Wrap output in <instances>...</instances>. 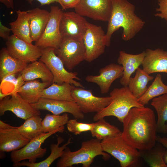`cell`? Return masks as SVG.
I'll use <instances>...</instances> for the list:
<instances>
[{
  "mask_svg": "<svg viewBox=\"0 0 167 167\" xmlns=\"http://www.w3.org/2000/svg\"><path fill=\"white\" fill-rule=\"evenodd\" d=\"M122 137L139 151L152 148L156 141V121L154 111L144 106L132 108L122 122Z\"/></svg>",
  "mask_w": 167,
  "mask_h": 167,
  "instance_id": "6da1fadb",
  "label": "cell"
},
{
  "mask_svg": "<svg viewBox=\"0 0 167 167\" xmlns=\"http://www.w3.org/2000/svg\"><path fill=\"white\" fill-rule=\"evenodd\" d=\"M135 6L127 0H112V9L108 21L105 43L109 47L114 32L123 29L122 39L128 41L133 38L143 28L145 22L135 13Z\"/></svg>",
  "mask_w": 167,
  "mask_h": 167,
  "instance_id": "7a4b0ae2",
  "label": "cell"
},
{
  "mask_svg": "<svg viewBox=\"0 0 167 167\" xmlns=\"http://www.w3.org/2000/svg\"><path fill=\"white\" fill-rule=\"evenodd\" d=\"M101 155L105 160L110 158L109 154L104 152L101 141L92 139L83 141L80 149L72 152L68 146L65 149L56 164L57 167H71L75 165L81 164L83 167H89L94 158Z\"/></svg>",
  "mask_w": 167,
  "mask_h": 167,
  "instance_id": "3957f363",
  "label": "cell"
},
{
  "mask_svg": "<svg viewBox=\"0 0 167 167\" xmlns=\"http://www.w3.org/2000/svg\"><path fill=\"white\" fill-rule=\"evenodd\" d=\"M110 96L111 98L110 103L103 110L96 113L93 117L94 121L112 116L122 122L132 108L144 106L139 102L138 99L127 86L114 88L110 92Z\"/></svg>",
  "mask_w": 167,
  "mask_h": 167,
  "instance_id": "277c9868",
  "label": "cell"
},
{
  "mask_svg": "<svg viewBox=\"0 0 167 167\" xmlns=\"http://www.w3.org/2000/svg\"><path fill=\"white\" fill-rule=\"evenodd\" d=\"M122 133L101 140L102 149L118 160L121 167L135 166L141 157L140 152L124 140Z\"/></svg>",
  "mask_w": 167,
  "mask_h": 167,
  "instance_id": "5b68a950",
  "label": "cell"
},
{
  "mask_svg": "<svg viewBox=\"0 0 167 167\" xmlns=\"http://www.w3.org/2000/svg\"><path fill=\"white\" fill-rule=\"evenodd\" d=\"M41 54L40 60L44 63L51 72L53 76V83L61 84L65 82L69 83L76 87L84 88L77 76L78 73L68 71L61 60L56 55L52 47L41 48Z\"/></svg>",
  "mask_w": 167,
  "mask_h": 167,
  "instance_id": "8992f818",
  "label": "cell"
},
{
  "mask_svg": "<svg viewBox=\"0 0 167 167\" xmlns=\"http://www.w3.org/2000/svg\"><path fill=\"white\" fill-rule=\"evenodd\" d=\"M54 52L69 70L85 60V48L83 39L62 38L59 47Z\"/></svg>",
  "mask_w": 167,
  "mask_h": 167,
  "instance_id": "52a82bcc",
  "label": "cell"
},
{
  "mask_svg": "<svg viewBox=\"0 0 167 167\" xmlns=\"http://www.w3.org/2000/svg\"><path fill=\"white\" fill-rule=\"evenodd\" d=\"M64 129L63 126L51 132L43 133L32 138L22 148L11 152V161L15 163L28 160L30 163L36 162L37 159L43 157L46 152L47 149L42 148L41 144L52 135L58 132L63 133Z\"/></svg>",
  "mask_w": 167,
  "mask_h": 167,
  "instance_id": "ba28073f",
  "label": "cell"
},
{
  "mask_svg": "<svg viewBox=\"0 0 167 167\" xmlns=\"http://www.w3.org/2000/svg\"><path fill=\"white\" fill-rule=\"evenodd\" d=\"M63 11L57 6L50 7L49 19L42 34L35 42V45L41 48H58L62 40L60 30V23Z\"/></svg>",
  "mask_w": 167,
  "mask_h": 167,
  "instance_id": "9c48e42d",
  "label": "cell"
},
{
  "mask_svg": "<svg viewBox=\"0 0 167 167\" xmlns=\"http://www.w3.org/2000/svg\"><path fill=\"white\" fill-rule=\"evenodd\" d=\"M75 101L84 113L98 112L110 103V96L100 97L94 96L91 90L74 86L71 91Z\"/></svg>",
  "mask_w": 167,
  "mask_h": 167,
  "instance_id": "30bf717a",
  "label": "cell"
},
{
  "mask_svg": "<svg viewBox=\"0 0 167 167\" xmlns=\"http://www.w3.org/2000/svg\"><path fill=\"white\" fill-rule=\"evenodd\" d=\"M105 34L100 26L88 22L83 38L85 48V60L91 62L104 53Z\"/></svg>",
  "mask_w": 167,
  "mask_h": 167,
  "instance_id": "8fae6325",
  "label": "cell"
},
{
  "mask_svg": "<svg viewBox=\"0 0 167 167\" xmlns=\"http://www.w3.org/2000/svg\"><path fill=\"white\" fill-rule=\"evenodd\" d=\"M112 9V0H80L74 9L75 12L83 16L108 22Z\"/></svg>",
  "mask_w": 167,
  "mask_h": 167,
  "instance_id": "7c38bea8",
  "label": "cell"
},
{
  "mask_svg": "<svg viewBox=\"0 0 167 167\" xmlns=\"http://www.w3.org/2000/svg\"><path fill=\"white\" fill-rule=\"evenodd\" d=\"M6 48L14 58L28 63L37 61L41 56V49L13 34L6 41Z\"/></svg>",
  "mask_w": 167,
  "mask_h": 167,
  "instance_id": "4fadbf2b",
  "label": "cell"
},
{
  "mask_svg": "<svg viewBox=\"0 0 167 167\" xmlns=\"http://www.w3.org/2000/svg\"><path fill=\"white\" fill-rule=\"evenodd\" d=\"M7 111L12 112L18 117L25 120L41 114L39 110L34 108L18 93L11 94L0 101V116Z\"/></svg>",
  "mask_w": 167,
  "mask_h": 167,
  "instance_id": "5bb4252c",
  "label": "cell"
},
{
  "mask_svg": "<svg viewBox=\"0 0 167 167\" xmlns=\"http://www.w3.org/2000/svg\"><path fill=\"white\" fill-rule=\"evenodd\" d=\"M88 22L76 12H63L60 23V30L62 38L83 39Z\"/></svg>",
  "mask_w": 167,
  "mask_h": 167,
  "instance_id": "9a60e30c",
  "label": "cell"
},
{
  "mask_svg": "<svg viewBox=\"0 0 167 167\" xmlns=\"http://www.w3.org/2000/svg\"><path fill=\"white\" fill-rule=\"evenodd\" d=\"M35 109L38 110H46L53 114L60 115L67 113L71 114L75 118L83 119L84 115L74 101L52 100L41 98L36 103L31 104Z\"/></svg>",
  "mask_w": 167,
  "mask_h": 167,
  "instance_id": "2e32d148",
  "label": "cell"
},
{
  "mask_svg": "<svg viewBox=\"0 0 167 167\" xmlns=\"http://www.w3.org/2000/svg\"><path fill=\"white\" fill-rule=\"evenodd\" d=\"M123 71L122 65L112 63L100 69L98 75H88L85 79L88 82L96 84L101 93L106 94L109 91L113 82L122 77Z\"/></svg>",
  "mask_w": 167,
  "mask_h": 167,
  "instance_id": "e0dca14e",
  "label": "cell"
},
{
  "mask_svg": "<svg viewBox=\"0 0 167 167\" xmlns=\"http://www.w3.org/2000/svg\"><path fill=\"white\" fill-rule=\"evenodd\" d=\"M142 64L143 69L148 74L157 72L167 74V51L157 48L147 49Z\"/></svg>",
  "mask_w": 167,
  "mask_h": 167,
  "instance_id": "ac0fdd59",
  "label": "cell"
},
{
  "mask_svg": "<svg viewBox=\"0 0 167 167\" xmlns=\"http://www.w3.org/2000/svg\"><path fill=\"white\" fill-rule=\"evenodd\" d=\"M145 55V51L136 54H129L123 51L119 52L118 62L122 65L123 70L120 83L123 86H127L132 74L142 65Z\"/></svg>",
  "mask_w": 167,
  "mask_h": 167,
  "instance_id": "d6986e66",
  "label": "cell"
},
{
  "mask_svg": "<svg viewBox=\"0 0 167 167\" xmlns=\"http://www.w3.org/2000/svg\"><path fill=\"white\" fill-rule=\"evenodd\" d=\"M16 128L0 129V155L5 152H12L19 149L30 141L21 135Z\"/></svg>",
  "mask_w": 167,
  "mask_h": 167,
  "instance_id": "ffe728a7",
  "label": "cell"
},
{
  "mask_svg": "<svg viewBox=\"0 0 167 167\" xmlns=\"http://www.w3.org/2000/svg\"><path fill=\"white\" fill-rule=\"evenodd\" d=\"M28 11L31 37L32 41L35 42L44 32L49 19L50 12L38 8Z\"/></svg>",
  "mask_w": 167,
  "mask_h": 167,
  "instance_id": "44dd1931",
  "label": "cell"
},
{
  "mask_svg": "<svg viewBox=\"0 0 167 167\" xmlns=\"http://www.w3.org/2000/svg\"><path fill=\"white\" fill-rule=\"evenodd\" d=\"M28 63L12 56L6 48H2L0 52V81L6 76L21 72Z\"/></svg>",
  "mask_w": 167,
  "mask_h": 167,
  "instance_id": "7402d4cb",
  "label": "cell"
},
{
  "mask_svg": "<svg viewBox=\"0 0 167 167\" xmlns=\"http://www.w3.org/2000/svg\"><path fill=\"white\" fill-rule=\"evenodd\" d=\"M20 73L25 82L40 79L43 82L51 84L53 82V76L51 72L46 65L40 60L28 64Z\"/></svg>",
  "mask_w": 167,
  "mask_h": 167,
  "instance_id": "603a6c76",
  "label": "cell"
},
{
  "mask_svg": "<svg viewBox=\"0 0 167 167\" xmlns=\"http://www.w3.org/2000/svg\"><path fill=\"white\" fill-rule=\"evenodd\" d=\"M57 143L50 144V148L51 153L45 160L39 162L30 163L28 161H23L13 163L14 167H19L26 166L28 167H49L56 159L60 158L64 150L71 143V139L70 138L67 141L61 146L60 145L64 141V139L61 136H58L57 138Z\"/></svg>",
  "mask_w": 167,
  "mask_h": 167,
  "instance_id": "cb8c5ba5",
  "label": "cell"
},
{
  "mask_svg": "<svg viewBox=\"0 0 167 167\" xmlns=\"http://www.w3.org/2000/svg\"><path fill=\"white\" fill-rule=\"evenodd\" d=\"M74 86L66 82L61 84L53 83L40 92L39 97L40 98L75 101L71 93Z\"/></svg>",
  "mask_w": 167,
  "mask_h": 167,
  "instance_id": "d4e9b609",
  "label": "cell"
},
{
  "mask_svg": "<svg viewBox=\"0 0 167 167\" xmlns=\"http://www.w3.org/2000/svg\"><path fill=\"white\" fill-rule=\"evenodd\" d=\"M17 18L9 23L13 34L19 38L29 43L32 41L30 36L28 11H16Z\"/></svg>",
  "mask_w": 167,
  "mask_h": 167,
  "instance_id": "484cf974",
  "label": "cell"
},
{
  "mask_svg": "<svg viewBox=\"0 0 167 167\" xmlns=\"http://www.w3.org/2000/svg\"><path fill=\"white\" fill-rule=\"evenodd\" d=\"M51 84L47 82H41L37 80L26 81L19 88L17 93L28 102L34 103L37 102L40 98V92Z\"/></svg>",
  "mask_w": 167,
  "mask_h": 167,
  "instance_id": "4316f807",
  "label": "cell"
},
{
  "mask_svg": "<svg viewBox=\"0 0 167 167\" xmlns=\"http://www.w3.org/2000/svg\"><path fill=\"white\" fill-rule=\"evenodd\" d=\"M154 78L139 67L136 71L134 77H130L127 87L133 94L138 99L147 91L148 84Z\"/></svg>",
  "mask_w": 167,
  "mask_h": 167,
  "instance_id": "83f0119b",
  "label": "cell"
},
{
  "mask_svg": "<svg viewBox=\"0 0 167 167\" xmlns=\"http://www.w3.org/2000/svg\"><path fill=\"white\" fill-rule=\"evenodd\" d=\"M23 124L16 127L17 131L26 138L30 140L43 133L42 126V118L40 115L30 117Z\"/></svg>",
  "mask_w": 167,
  "mask_h": 167,
  "instance_id": "f1b7e54d",
  "label": "cell"
},
{
  "mask_svg": "<svg viewBox=\"0 0 167 167\" xmlns=\"http://www.w3.org/2000/svg\"><path fill=\"white\" fill-rule=\"evenodd\" d=\"M166 148L157 142L152 148L139 151L142 157L151 167H167L164 160Z\"/></svg>",
  "mask_w": 167,
  "mask_h": 167,
  "instance_id": "f546056e",
  "label": "cell"
},
{
  "mask_svg": "<svg viewBox=\"0 0 167 167\" xmlns=\"http://www.w3.org/2000/svg\"><path fill=\"white\" fill-rule=\"evenodd\" d=\"M151 104L154 107L157 114V132L166 133L165 123L167 122V93L153 98Z\"/></svg>",
  "mask_w": 167,
  "mask_h": 167,
  "instance_id": "4dcf8cb0",
  "label": "cell"
},
{
  "mask_svg": "<svg viewBox=\"0 0 167 167\" xmlns=\"http://www.w3.org/2000/svg\"><path fill=\"white\" fill-rule=\"evenodd\" d=\"M166 93H167V85L163 82L161 75L158 74L152 84L148 88L146 92L138 99V101L144 106L148 104L150 100Z\"/></svg>",
  "mask_w": 167,
  "mask_h": 167,
  "instance_id": "1f68e13d",
  "label": "cell"
},
{
  "mask_svg": "<svg viewBox=\"0 0 167 167\" xmlns=\"http://www.w3.org/2000/svg\"><path fill=\"white\" fill-rule=\"evenodd\" d=\"M94 124L90 133L93 137L100 140L108 137L118 135L122 132L117 127L107 122L104 118L98 120Z\"/></svg>",
  "mask_w": 167,
  "mask_h": 167,
  "instance_id": "d6a6232c",
  "label": "cell"
},
{
  "mask_svg": "<svg viewBox=\"0 0 167 167\" xmlns=\"http://www.w3.org/2000/svg\"><path fill=\"white\" fill-rule=\"evenodd\" d=\"M69 120L67 114L62 115L47 114L42 121L44 133L51 132L59 129L67 124Z\"/></svg>",
  "mask_w": 167,
  "mask_h": 167,
  "instance_id": "836d02e7",
  "label": "cell"
},
{
  "mask_svg": "<svg viewBox=\"0 0 167 167\" xmlns=\"http://www.w3.org/2000/svg\"><path fill=\"white\" fill-rule=\"evenodd\" d=\"M66 124L69 131L75 135H78L83 132L90 131L93 129L94 124V123L80 122L75 118L69 120Z\"/></svg>",
  "mask_w": 167,
  "mask_h": 167,
  "instance_id": "e575fe53",
  "label": "cell"
},
{
  "mask_svg": "<svg viewBox=\"0 0 167 167\" xmlns=\"http://www.w3.org/2000/svg\"><path fill=\"white\" fill-rule=\"evenodd\" d=\"M158 2L159 7L156 9L158 12L155 15L164 19L167 22V0H158Z\"/></svg>",
  "mask_w": 167,
  "mask_h": 167,
  "instance_id": "d590c367",
  "label": "cell"
},
{
  "mask_svg": "<svg viewBox=\"0 0 167 167\" xmlns=\"http://www.w3.org/2000/svg\"><path fill=\"white\" fill-rule=\"evenodd\" d=\"M58 2L62 6V9L74 8L79 4L80 0H58Z\"/></svg>",
  "mask_w": 167,
  "mask_h": 167,
  "instance_id": "8d00e7d4",
  "label": "cell"
},
{
  "mask_svg": "<svg viewBox=\"0 0 167 167\" xmlns=\"http://www.w3.org/2000/svg\"><path fill=\"white\" fill-rule=\"evenodd\" d=\"M11 31V28H9L3 25L0 21V36L6 41H7L10 36V34Z\"/></svg>",
  "mask_w": 167,
  "mask_h": 167,
  "instance_id": "74e56055",
  "label": "cell"
},
{
  "mask_svg": "<svg viewBox=\"0 0 167 167\" xmlns=\"http://www.w3.org/2000/svg\"><path fill=\"white\" fill-rule=\"evenodd\" d=\"M156 141L161 143L166 149L164 156V160L165 163L167 164V138L157 136Z\"/></svg>",
  "mask_w": 167,
  "mask_h": 167,
  "instance_id": "f35d334b",
  "label": "cell"
},
{
  "mask_svg": "<svg viewBox=\"0 0 167 167\" xmlns=\"http://www.w3.org/2000/svg\"><path fill=\"white\" fill-rule=\"evenodd\" d=\"M27 2L31 4H32V2L36 0L38 2L41 6L48 5L55 2H58V0H25Z\"/></svg>",
  "mask_w": 167,
  "mask_h": 167,
  "instance_id": "ab89813d",
  "label": "cell"
},
{
  "mask_svg": "<svg viewBox=\"0 0 167 167\" xmlns=\"http://www.w3.org/2000/svg\"><path fill=\"white\" fill-rule=\"evenodd\" d=\"M0 2L8 9L14 8L13 0H0Z\"/></svg>",
  "mask_w": 167,
  "mask_h": 167,
  "instance_id": "60d3db41",
  "label": "cell"
},
{
  "mask_svg": "<svg viewBox=\"0 0 167 167\" xmlns=\"http://www.w3.org/2000/svg\"><path fill=\"white\" fill-rule=\"evenodd\" d=\"M15 126H11L1 120H0V129H6L14 128Z\"/></svg>",
  "mask_w": 167,
  "mask_h": 167,
  "instance_id": "b9f144b4",
  "label": "cell"
},
{
  "mask_svg": "<svg viewBox=\"0 0 167 167\" xmlns=\"http://www.w3.org/2000/svg\"><path fill=\"white\" fill-rule=\"evenodd\" d=\"M166 129L167 131V124H166L165 125Z\"/></svg>",
  "mask_w": 167,
  "mask_h": 167,
  "instance_id": "7bdbcfd3",
  "label": "cell"
}]
</instances>
